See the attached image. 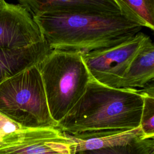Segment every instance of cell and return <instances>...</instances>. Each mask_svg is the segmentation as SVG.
Segmentation results:
<instances>
[{"label":"cell","mask_w":154,"mask_h":154,"mask_svg":"<svg viewBox=\"0 0 154 154\" xmlns=\"http://www.w3.org/2000/svg\"><path fill=\"white\" fill-rule=\"evenodd\" d=\"M39 65L0 84V113L22 128H57L49 112Z\"/></svg>","instance_id":"277c9868"},{"label":"cell","mask_w":154,"mask_h":154,"mask_svg":"<svg viewBox=\"0 0 154 154\" xmlns=\"http://www.w3.org/2000/svg\"><path fill=\"white\" fill-rule=\"evenodd\" d=\"M67 135L76 144V153L125 145L138 139H143L140 126L129 130L100 131Z\"/></svg>","instance_id":"30bf717a"},{"label":"cell","mask_w":154,"mask_h":154,"mask_svg":"<svg viewBox=\"0 0 154 154\" xmlns=\"http://www.w3.org/2000/svg\"><path fill=\"white\" fill-rule=\"evenodd\" d=\"M43 41L38 26L24 7L0 0V49H22Z\"/></svg>","instance_id":"52a82bcc"},{"label":"cell","mask_w":154,"mask_h":154,"mask_svg":"<svg viewBox=\"0 0 154 154\" xmlns=\"http://www.w3.org/2000/svg\"><path fill=\"white\" fill-rule=\"evenodd\" d=\"M32 17L46 13L120 12L116 0H20Z\"/></svg>","instance_id":"ba28073f"},{"label":"cell","mask_w":154,"mask_h":154,"mask_svg":"<svg viewBox=\"0 0 154 154\" xmlns=\"http://www.w3.org/2000/svg\"><path fill=\"white\" fill-rule=\"evenodd\" d=\"M33 19L51 50L82 53L119 45L143 28L121 12L46 13Z\"/></svg>","instance_id":"6da1fadb"},{"label":"cell","mask_w":154,"mask_h":154,"mask_svg":"<svg viewBox=\"0 0 154 154\" xmlns=\"http://www.w3.org/2000/svg\"><path fill=\"white\" fill-rule=\"evenodd\" d=\"M0 154H76V144L57 128H22L0 138Z\"/></svg>","instance_id":"8992f818"},{"label":"cell","mask_w":154,"mask_h":154,"mask_svg":"<svg viewBox=\"0 0 154 154\" xmlns=\"http://www.w3.org/2000/svg\"><path fill=\"white\" fill-rule=\"evenodd\" d=\"M143 106L140 120L143 139L154 138V96L144 94Z\"/></svg>","instance_id":"5bb4252c"},{"label":"cell","mask_w":154,"mask_h":154,"mask_svg":"<svg viewBox=\"0 0 154 154\" xmlns=\"http://www.w3.org/2000/svg\"><path fill=\"white\" fill-rule=\"evenodd\" d=\"M39 67L50 114L58 123L83 96L91 76L79 51L51 50Z\"/></svg>","instance_id":"3957f363"},{"label":"cell","mask_w":154,"mask_h":154,"mask_svg":"<svg viewBox=\"0 0 154 154\" xmlns=\"http://www.w3.org/2000/svg\"><path fill=\"white\" fill-rule=\"evenodd\" d=\"M120 12L142 27L154 31V0H116Z\"/></svg>","instance_id":"7c38bea8"},{"label":"cell","mask_w":154,"mask_h":154,"mask_svg":"<svg viewBox=\"0 0 154 154\" xmlns=\"http://www.w3.org/2000/svg\"><path fill=\"white\" fill-rule=\"evenodd\" d=\"M143 106V95L138 90L110 87L91 78L57 128L70 135L135 129L140 125Z\"/></svg>","instance_id":"7a4b0ae2"},{"label":"cell","mask_w":154,"mask_h":154,"mask_svg":"<svg viewBox=\"0 0 154 154\" xmlns=\"http://www.w3.org/2000/svg\"><path fill=\"white\" fill-rule=\"evenodd\" d=\"M138 91L141 94L154 96V79L146 84L141 89L138 90Z\"/></svg>","instance_id":"2e32d148"},{"label":"cell","mask_w":154,"mask_h":154,"mask_svg":"<svg viewBox=\"0 0 154 154\" xmlns=\"http://www.w3.org/2000/svg\"><path fill=\"white\" fill-rule=\"evenodd\" d=\"M150 149L149 154H154V138L150 139Z\"/></svg>","instance_id":"e0dca14e"},{"label":"cell","mask_w":154,"mask_h":154,"mask_svg":"<svg viewBox=\"0 0 154 154\" xmlns=\"http://www.w3.org/2000/svg\"><path fill=\"white\" fill-rule=\"evenodd\" d=\"M51 51L45 40L22 49H0V84L27 68L40 64Z\"/></svg>","instance_id":"9c48e42d"},{"label":"cell","mask_w":154,"mask_h":154,"mask_svg":"<svg viewBox=\"0 0 154 154\" xmlns=\"http://www.w3.org/2000/svg\"><path fill=\"white\" fill-rule=\"evenodd\" d=\"M21 128L22 127L0 113V138Z\"/></svg>","instance_id":"9a60e30c"},{"label":"cell","mask_w":154,"mask_h":154,"mask_svg":"<svg viewBox=\"0 0 154 154\" xmlns=\"http://www.w3.org/2000/svg\"><path fill=\"white\" fill-rule=\"evenodd\" d=\"M154 79V43L149 38L133 61L118 88H142Z\"/></svg>","instance_id":"8fae6325"},{"label":"cell","mask_w":154,"mask_h":154,"mask_svg":"<svg viewBox=\"0 0 154 154\" xmlns=\"http://www.w3.org/2000/svg\"><path fill=\"white\" fill-rule=\"evenodd\" d=\"M150 37L138 32L114 46L82 53L85 66L96 81L113 88L118 86L141 48Z\"/></svg>","instance_id":"5b68a950"},{"label":"cell","mask_w":154,"mask_h":154,"mask_svg":"<svg viewBox=\"0 0 154 154\" xmlns=\"http://www.w3.org/2000/svg\"><path fill=\"white\" fill-rule=\"evenodd\" d=\"M150 143V139H138L125 145L87 150L76 154H149Z\"/></svg>","instance_id":"4fadbf2b"}]
</instances>
